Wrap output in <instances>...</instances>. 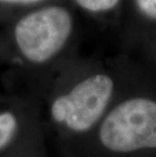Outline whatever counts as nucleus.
I'll use <instances>...</instances> for the list:
<instances>
[{"mask_svg": "<svg viewBox=\"0 0 156 157\" xmlns=\"http://www.w3.org/2000/svg\"><path fill=\"white\" fill-rule=\"evenodd\" d=\"M72 28V16L67 9L47 6L28 13L16 22L15 44L28 61L42 64L61 51Z\"/></svg>", "mask_w": 156, "mask_h": 157, "instance_id": "f257e3e1", "label": "nucleus"}, {"mask_svg": "<svg viewBox=\"0 0 156 157\" xmlns=\"http://www.w3.org/2000/svg\"><path fill=\"white\" fill-rule=\"evenodd\" d=\"M99 138L116 152L156 148V102L147 98L123 101L102 122Z\"/></svg>", "mask_w": 156, "mask_h": 157, "instance_id": "f03ea898", "label": "nucleus"}, {"mask_svg": "<svg viewBox=\"0 0 156 157\" xmlns=\"http://www.w3.org/2000/svg\"><path fill=\"white\" fill-rule=\"evenodd\" d=\"M112 89L114 82L108 75L90 76L53 102V119L73 131H87L104 113Z\"/></svg>", "mask_w": 156, "mask_h": 157, "instance_id": "7ed1b4c3", "label": "nucleus"}, {"mask_svg": "<svg viewBox=\"0 0 156 157\" xmlns=\"http://www.w3.org/2000/svg\"><path fill=\"white\" fill-rule=\"evenodd\" d=\"M17 122L11 113L4 112L0 113V150L10 142L15 134Z\"/></svg>", "mask_w": 156, "mask_h": 157, "instance_id": "20e7f679", "label": "nucleus"}, {"mask_svg": "<svg viewBox=\"0 0 156 157\" xmlns=\"http://www.w3.org/2000/svg\"><path fill=\"white\" fill-rule=\"evenodd\" d=\"M77 4L87 11L99 12L114 8L119 0H74Z\"/></svg>", "mask_w": 156, "mask_h": 157, "instance_id": "39448f33", "label": "nucleus"}, {"mask_svg": "<svg viewBox=\"0 0 156 157\" xmlns=\"http://www.w3.org/2000/svg\"><path fill=\"white\" fill-rule=\"evenodd\" d=\"M140 10L151 18L156 19V0H136Z\"/></svg>", "mask_w": 156, "mask_h": 157, "instance_id": "423d86ee", "label": "nucleus"}, {"mask_svg": "<svg viewBox=\"0 0 156 157\" xmlns=\"http://www.w3.org/2000/svg\"><path fill=\"white\" fill-rule=\"evenodd\" d=\"M40 1H42V0H0V2L2 3L12 4V5H29V4H34V3Z\"/></svg>", "mask_w": 156, "mask_h": 157, "instance_id": "0eeeda50", "label": "nucleus"}]
</instances>
